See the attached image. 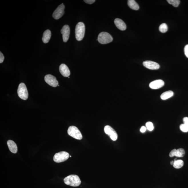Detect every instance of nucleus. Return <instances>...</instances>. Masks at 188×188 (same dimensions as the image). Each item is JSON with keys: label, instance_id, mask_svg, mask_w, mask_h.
Wrapping results in <instances>:
<instances>
[{"label": "nucleus", "instance_id": "nucleus-1", "mask_svg": "<svg viewBox=\"0 0 188 188\" xmlns=\"http://www.w3.org/2000/svg\"><path fill=\"white\" fill-rule=\"evenodd\" d=\"M64 182L67 185L77 187L81 184L80 178L76 175H71L67 177L64 179Z\"/></svg>", "mask_w": 188, "mask_h": 188}, {"label": "nucleus", "instance_id": "nucleus-2", "mask_svg": "<svg viewBox=\"0 0 188 188\" xmlns=\"http://www.w3.org/2000/svg\"><path fill=\"white\" fill-rule=\"evenodd\" d=\"M85 26L82 22H79L76 25L75 29L76 39L78 41H81L83 39L85 35Z\"/></svg>", "mask_w": 188, "mask_h": 188}, {"label": "nucleus", "instance_id": "nucleus-3", "mask_svg": "<svg viewBox=\"0 0 188 188\" xmlns=\"http://www.w3.org/2000/svg\"><path fill=\"white\" fill-rule=\"evenodd\" d=\"M113 40V38L109 33L102 32L99 35L97 41H98L100 43L102 44H105L109 43Z\"/></svg>", "mask_w": 188, "mask_h": 188}, {"label": "nucleus", "instance_id": "nucleus-4", "mask_svg": "<svg viewBox=\"0 0 188 188\" xmlns=\"http://www.w3.org/2000/svg\"><path fill=\"white\" fill-rule=\"evenodd\" d=\"M68 133L70 136L75 139L81 140L83 138L82 133L77 127L74 126L69 127L68 130Z\"/></svg>", "mask_w": 188, "mask_h": 188}, {"label": "nucleus", "instance_id": "nucleus-5", "mask_svg": "<svg viewBox=\"0 0 188 188\" xmlns=\"http://www.w3.org/2000/svg\"><path fill=\"white\" fill-rule=\"evenodd\" d=\"M17 94L19 97L21 99L26 100L28 97V93L27 89L25 84L21 83L17 89Z\"/></svg>", "mask_w": 188, "mask_h": 188}, {"label": "nucleus", "instance_id": "nucleus-6", "mask_svg": "<svg viewBox=\"0 0 188 188\" xmlns=\"http://www.w3.org/2000/svg\"><path fill=\"white\" fill-rule=\"evenodd\" d=\"M69 157V154L68 153L62 151L55 154L53 157V160L57 163H61L67 160Z\"/></svg>", "mask_w": 188, "mask_h": 188}, {"label": "nucleus", "instance_id": "nucleus-7", "mask_svg": "<svg viewBox=\"0 0 188 188\" xmlns=\"http://www.w3.org/2000/svg\"><path fill=\"white\" fill-rule=\"evenodd\" d=\"M104 130L105 133L110 137L112 141H115L117 140V134L112 127L109 125H106L105 126Z\"/></svg>", "mask_w": 188, "mask_h": 188}, {"label": "nucleus", "instance_id": "nucleus-8", "mask_svg": "<svg viewBox=\"0 0 188 188\" xmlns=\"http://www.w3.org/2000/svg\"><path fill=\"white\" fill-rule=\"evenodd\" d=\"M65 6L63 4L60 5L54 11L53 14V17L56 20H58L61 18L65 13Z\"/></svg>", "mask_w": 188, "mask_h": 188}, {"label": "nucleus", "instance_id": "nucleus-9", "mask_svg": "<svg viewBox=\"0 0 188 188\" xmlns=\"http://www.w3.org/2000/svg\"><path fill=\"white\" fill-rule=\"evenodd\" d=\"M44 80L47 84L52 87H56L59 85L56 78L51 75H46L44 77Z\"/></svg>", "mask_w": 188, "mask_h": 188}, {"label": "nucleus", "instance_id": "nucleus-10", "mask_svg": "<svg viewBox=\"0 0 188 188\" xmlns=\"http://www.w3.org/2000/svg\"><path fill=\"white\" fill-rule=\"evenodd\" d=\"M61 33L63 35V42H66L69 39L70 33V29L69 25H64L61 30Z\"/></svg>", "mask_w": 188, "mask_h": 188}, {"label": "nucleus", "instance_id": "nucleus-11", "mask_svg": "<svg viewBox=\"0 0 188 188\" xmlns=\"http://www.w3.org/2000/svg\"><path fill=\"white\" fill-rule=\"evenodd\" d=\"M143 65L146 68L151 70H157L160 67L158 63L151 61H145L143 62Z\"/></svg>", "mask_w": 188, "mask_h": 188}, {"label": "nucleus", "instance_id": "nucleus-12", "mask_svg": "<svg viewBox=\"0 0 188 188\" xmlns=\"http://www.w3.org/2000/svg\"><path fill=\"white\" fill-rule=\"evenodd\" d=\"M165 85V82L161 79H157L150 83L149 87L151 89H157L161 88Z\"/></svg>", "mask_w": 188, "mask_h": 188}, {"label": "nucleus", "instance_id": "nucleus-13", "mask_svg": "<svg viewBox=\"0 0 188 188\" xmlns=\"http://www.w3.org/2000/svg\"><path fill=\"white\" fill-rule=\"evenodd\" d=\"M59 71L62 75L65 77H68L71 73L67 66L65 64H62L59 67Z\"/></svg>", "mask_w": 188, "mask_h": 188}, {"label": "nucleus", "instance_id": "nucleus-14", "mask_svg": "<svg viewBox=\"0 0 188 188\" xmlns=\"http://www.w3.org/2000/svg\"><path fill=\"white\" fill-rule=\"evenodd\" d=\"M114 23L117 27L121 31H124L126 29L127 25L123 21L119 18L114 20Z\"/></svg>", "mask_w": 188, "mask_h": 188}, {"label": "nucleus", "instance_id": "nucleus-15", "mask_svg": "<svg viewBox=\"0 0 188 188\" xmlns=\"http://www.w3.org/2000/svg\"><path fill=\"white\" fill-rule=\"evenodd\" d=\"M7 144L9 150L13 153L15 154L17 152V147L16 144L12 140H9Z\"/></svg>", "mask_w": 188, "mask_h": 188}, {"label": "nucleus", "instance_id": "nucleus-16", "mask_svg": "<svg viewBox=\"0 0 188 188\" xmlns=\"http://www.w3.org/2000/svg\"><path fill=\"white\" fill-rule=\"evenodd\" d=\"M51 36V33L50 30H47L43 34L42 41L44 43H47L49 42Z\"/></svg>", "mask_w": 188, "mask_h": 188}, {"label": "nucleus", "instance_id": "nucleus-17", "mask_svg": "<svg viewBox=\"0 0 188 188\" xmlns=\"http://www.w3.org/2000/svg\"><path fill=\"white\" fill-rule=\"evenodd\" d=\"M127 4L130 9L134 10H138L139 6L134 0H129L127 1Z\"/></svg>", "mask_w": 188, "mask_h": 188}, {"label": "nucleus", "instance_id": "nucleus-18", "mask_svg": "<svg viewBox=\"0 0 188 188\" xmlns=\"http://www.w3.org/2000/svg\"><path fill=\"white\" fill-rule=\"evenodd\" d=\"M173 94L174 93L173 91H168L164 92V93L162 94L161 95V98L163 100L168 99L173 97Z\"/></svg>", "mask_w": 188, "mask_h": 188}, {"label": "nucleus", "instance_id": "nucleus-19", "mask_svg": "<svg viewBox=\"0 0 188 188\" xmlns=\"http://www.w3.org/2000/svg\"><path fill=\"white\" fill-rule=\"evenodd\" d=\"M184 165V162L181 160H176L174 161L173 166L176 169H179L182 167Z\"/></svg>", "mask_w": 188, "mask_h": 188}, {"label": "nucleus", "instance_id": "nucleus-20", "mask_svg": "<svg viewBox=\"0 0 188 188\" xmlns=\"http://www.w3.org/2000/svg\"><path fill=\"white\" fill-rule=\"evenodd\" d=\"M185 154V152L184 150L181 148L176 150V157H184Z\"/></svg>", "mask_w": 188, "mask_h": 188}, {"label": "nucleus", "instance_id": "nucleus-21", "mask_svg": "<svg viewBox=\"0 0 188 188\" xmlns=\"http://www.w3.org/2000/svg\"><path fill=\"white\" fill-rule=\"evenodd\" d=\"M159 29L161 32L165 33L168 31V27L166 23H162L159 27Z\"/></svg>", "mask_w": 188, "mask_h": 188}, {"label": "nucleus", "instance_id": "nucleus-22", "mask_svg": "<svg viewBox=\"0 0 188 188\" xmlns=\"http://www.w3.org/2000/svg\"><path fill=\"white\" fill-rule=\"evenodd\" d=\"M167 1L169 4L176 7H178L180 3L179 0H167Z\"/></svg>", "mask_w": 188, "mask_h": 188}, {"label": "nucleus", "instance_id": "nucleus-23", "mask_svg": "<svg viewBox=\"0 0 188 188\" xmlns=\"http://www.w3.org/2000/svg\"><path fill=\"white\" fill-rule=\"evenodd\" d=\"M180 129L184 133L188 132V123L181 124L180 126Z\"/></svg>", "mask_w": 188, "mask_h": 188}, {"label": "nucleus", "instance_id": "nucleus-24", "mask_svg": "<svg viewBox=\"0 0 188 188\" xmlns=\"http://www.w3.org/2000/svg\"><path fill=\"white\" fill-rule=\"evenodd\" d=\"M146 128L149 131H152L154 129V126L152 122H148L146 124Z\"/></svg>", "mask_w": 188, "mask_h": 188}, {"label": "nucleus", "instance_id": "nucleus-25", "mask_svg": "<svg viewBox=\"0 0 188 188\" xmlns=\"http://www.w3.org/2000/svg\"><path fill=\"white\" fill-rule=\"evenodd\" d=\"M176 150L175 149L172 150L169 153V156L170 157H173L176 155Z\"/></svg>", "mask_w": 188, "mask_h": 188}, {"label": "nucleus", "instance_id": "nucleus-26", "mask_svg": "<svg viewBox=\"0 0 188 188\" xmlns=\"http://www.w3.org/2000/svg\"><path fill=\"white\" fill-rule=\"evenodd\" d=\"M184 51L186 56L188 58V44L186 45L185 47Z\"/></svg>", "mask_w": 188, "mask_h": 188}, {"label": "nucleus", "instance_id": "nucleus-27", "mask_svg": "<svg viewBox=\"0 0 188 188\" xmlns=\"http://www.w3.org/2000/svg\"><path fill=\"white\" fill-rule=\"evenodd\" d=\"M4 60V56L1 52H0V63H3Z\"/></svg>", "mask_w": 188, "mask_h": 188}, {"label": "nucleus", "instance_id": "nucleus-28", "mask_svg": "<svg viewBox=\"0 0 188 188\" xmlns=\"http://www.w3.org/2000/svg\"><path fill=\"white\" fill-rule=\"evenodd\" d=\"M84 1L87 4H91L95 3V0H84Z\"/></svg>", "mask_w": 188, "mask_h": 188}, {"label": "nucleus", "instance_id": "nucleus-29", "mask_svg": "<svg viewBox=\"0 0 188 188\" xmlns=\"http://www.w3.org/2000/svg\"><path fill=\"white\" fill-rule=\"evenodd\" d=\"M146 127L145 126H142L141 127L140 129V131L142 133H144L146 131Z\"/></svg>", "mask_w": 188, "mask_h": 188}, {"label": "nucleus", "instance_id": "nucleus-30", "mask_svg": "<svg viewBox=\"0 0 188 188\" xmlns=\"http://www.w3.org/2000/svg\"><path fill=\"white\" fill-rule=\"evenodd\" d=\"M184 123H188V117H185L183 119Z\"/></svg>", "mask_w": 188, "mask_h": 188}, {"label": "nucleus", "instance_id": "nucleus-31", "mask_svg": "<svg viewBox=\"0 0 188 188\" xmlns=\"http://www.w3.org/2000/svg\"><path fill=\"white\" fill-rule=\"evenodd\" d=\"M174 161H171V162H170V164H171V165H173V163H174Z\"/></svg>", "mask_w": 188, "mask_h": 188}, {"label": "nucleus", "instance_id": "nucleus-32", "mask_svg": "<svg viewBox=\"0 0 188 188\" xmlns=\"http://www.w3.org/2000/svg\"><path fill=\"white\" fill-rule=\"evenodd\" d=\"M70 157H71V156H70Z\"/></svg>", "mask_w": 188, "mask_h": 188}]
</instances>
